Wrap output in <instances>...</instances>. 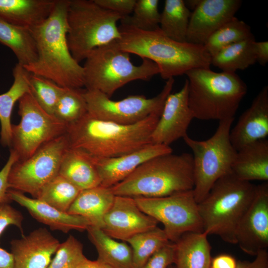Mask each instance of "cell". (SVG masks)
Returning <instances> with one entry per match:
<instances>
[{
	"instance_id": "cell-19",
	"label": "cell",
	"mask_w": 268,
	"mask_h": 268,
	"mask_svg": "<svg viewBox=\"0 0 268 268\" xmlns=\"http://www.w3.org/2000/svg\"><path fill=\"white\" fill-rule=\"evenodd\" d=\"M60 243L46 228L10 242L14 268H47Z\"/></svg>"
},
{
	"instance_id": "cell-32",
	"label": "cell",
	"mask_w": 268,
	"mask_h": 268,
	"mask_svg": "<svg viewBox=\"0 0 268 268\" xmlns=\"http://www.w3.org/2000/svg\"><path fill=\"white\" fill-rule=\"evenodd\" d=\"M126 242L132 249L134 268H142L154 254L170 241L163 229L157 226L132 237Z\"/></svg>"
},
{
	"instance_id": "cell-45",
	"label": "cell",
	"mask_w": 268,
	"mask_h": 268,
	"mask_svg": "<svg viewBox=\"0 0 268 268\" xmlns=\"http://www.w3.org/2000/svg\"><path fill=\"white\" fill-rule=\"evenodd\" d=\"M254 51L256 62L265 66L268 62V42L260 41L254 43Z\"/></svg>"
},
{
	"instance_id": "cell-35",
	"label": "cell",
	"mask_w": 268,
	"mask_h": 268,
	"mask_svg": "<svg viewBox=\"0 0 268 268\" xmlns=\"http://www.w3.org/2000/svg\"><path fill=\"white\" fill-rule=\"evenodd\" d=\"M81 88H66L60 97L54 116L67 125L82 118L87 113V106Z\"/></svg>"
},
{
	"instance_id": "cell-30",
	"label": "cell",
	"mask_w": 268,
	"mask_h": 268,
	"mask_svg": "<svg viewBox=\"0 0 268 268\" xmlns=\"http://www.w3.org/2000/svg\"><path fill=\"white\" fill-rule=\"evenodd\" d=\"M255 41L253 36L225 47L211 57V65L232 73L247 68L256 62Z\"/></svg>"
},
{
	"instance_id": "cell-21",
	"label": "cell",
	"mask_w": 268,
	"mask_h": 268,
	"mask_svg": "<svg viewBox=\"0 0 268 268\" xmlns=\"http://www.w3.org/2000/svg\"><path fill=\"white\" fill-rule=\"evenodd\" d=\"M8 193L12 201L26 208L34 219L48 225L52 230L66 233L72 230L81 232L91 225L89 221L82 216L61 211L37 199L29 198L19 191L9 189Z\"/></svg>"
},
{
	"instance_id": "cell-34",
	"label": "cell",
	"mask_w": 268,
	"mask_h": 268,
	"mask_svg": "<svg viewBox=\"0 0 268 268\" xmlns=\"http://www.w3.org/2000/svg\"><path fill=\"white\" fill-rule=\"evenodd\" d=\"M253 36L250 26L234 16L215 31L203 46L212 57L225 47Z\"/></svg>"
},
{
	"instance_id": "cell-42",
	"label": "cell",
	"mask_w": 268,
	"mask_h": 268,
	"mask_svg": "<svg viewBox=\"0 0 268 268\" xmlns=\"http://www.w3.org/2000/svg\"><path fill=\"white\" fill-rule=\"evenodd\" d=\"M100 6L116 12L122 18L130 15L133 11L136 0H94Z\"/></svg>"
},
{
	"instance_id": "cell-40",
	"label": "cell",
	"mask_w": 268,
	"mask_h": 268,
	"mask_svg": "<svg viewBox=\"0 0 268 268\" xmlns=\"http://www.w3.org/2000/svg\"><path fill=\"white\" fill-rule=\"evenodd\" d=\"M23 216L9 203H0V236L7 227L14 225L23 232Z\"/></svg>"
},
{
	"instance_id": "cell-23",
	"label": "cell",
	"mask_w": 268,
	"mask_h": 268,
	"mask_svg": "<svg viewBox=\"0 0 268 268\" xmlns=\"http://www.w3.org/2000/svg\"><path fill=\"white\" fill-rule=\"evenodd\" d=\"M231 171L243 181L268 182V140L266 138L259 140L238 150Z\"/></svg>"
},
{
	"instance_id": "cell-49",
	"label": "cell",
	"mask_w": 268,
	"mask_h": 268,
	"mask_svg": "<svg viewBox=\"0 0 268 268\" xmlns=\"http://www.w3.org/2000/svg\"><path fill=\"white\" fill-rule=\"evenodd\" d=\"M168 268H176L174 265L170 266Z\"/></svg>"
},
{
	"instance_id": "cell-33",
	"label": "cell",
	"mask_w": 268,
	"mask_h": 268,
	"mask_svg": "<svg viewBox=\"0 0 268 268\" xmlns=\"http://www.w3.org/2000/svg\"><path fill=\"white\" fill-rule=\"evenodd\" d=\"M80 191L58 174L44 186L35 199L61 211L67 212Z\"/></svg>"
},
{
	"instance_id": "cell-7",
	"label": "cell",
	"mask_w": 268,
	"mask_h": 268,
	"mask_svg": "<svg viewBox=\"0 0 268 268\" xmlns=\"http://www.w3.org/2000/svg\"><path fill=\"white\" fill-rule=\"evenodd\" d=\"M82 67L85 89L98 90L109 98L129 82L148 81L159 74L158 66L150 60L142 59L140 65H134L130 54L122 50L116 40L93 50Z\"/></svg>"
},
{
	"instance_id": "cell-22",
	"label": "cell",
	"mask_w": 268,
	"mask_h": 268,
	"mask_svg": "<svg viewBox=\"0 0 268 268\" xmlns=\"http://www.w3.org/2000/svg\"><path fill=\"white\" fill-rule=\"evenodd\" d=\"M55 2L56 0H0V19L31 29L48 17Z\"/></svg>"
},
{
	"instance_id": "cell-25",
	"label": "cell",
	"mask_w": 268,
	"mask_h": 268,
	"mask_svg": "<svg viewBox=\"0 0 268 268\" xmlns=\"http://www.w3.org/2000/svg\"><path fill=\"white\" fill-rule=\"evenodd\" d=\"M115 195L110 188L101 185L81 190L67 212L87 219L92 226L101 228L105 215L111 207Z\"/></svg>"
},
{
	"instance_id": "cell-28",
	"label": "cell",
	"mask_w": 268,
	"mask_h": 268,
	"mask_svg": "<svg viewBox=\"0 0 268 268\" xmlns=\"http://www.w3.org/2000/svg\"><path fill=\"white\" fill-rule=\"evenodd\" d=\"M86 231L96 249L98 261L112 268H134L132 249L127 243L115 240L96 226L90 225Z\"/></svg>"
},
{
	"instance_id": "cell-26",
	"label": "cell",
	"mask_w": 268,
	"mask_h": 268,
	"mask_svg": "<svg viewBox=\"0 0 268 268\" xmlns=\"http://www.w3.org/2000/svg\"><path fill=\"white\" fill-rule=\"evenodd\" d=\"M59 174L80 190L100 185L97 171L87 153L69 147L62 161Z\"/></svg>"
},
{
	"instance_id": "cell-18",
	"label": "cell",
	"mask_w": 268,
	"mask_h": 268,
	"mask_svg": "<svg viewBox=\"0 0 268 268\" xmlns=\"http://www.w3.org/2000/svg\"><path fill=\"white\" fill-rule=\"evenodd\" d=\"M172 152L170 146L149 144L138 150L117 157H100L89 155L98 173L100 185L111 188L126 179L147 160Z\"/></svg>"
},
{
	"instance_id": "cell-9",
	"label": "cell",
	"mask_w": 268,
	"mask_h": 268,
	"mask_svg": "<svg viewBox=\"0 0 268 268\" xmlns=\"http://www.w3.org/2000/svg\"><path fill=\"white\" fill-rule=\"evenodd\" d=\"M234 120L219 121L215 132L206 140H198L188 135L183 138L193 152V192L198 203L206 197L217 180L232 172L237 151L229 138Z\"/></svg>"
},
{
	"instance_id": "cell-37",
	"label": "cell",
	"mask_w": 268,
	"mask_h": 268,
	"mask_svg": "<svg viewBox=\"0 0 268 268\" xmlns=\"http://www.w3.org/2000/svg\"><path fill=\"white\" fill-rule=\"evenodd\" d=\"M29 86L30 92L39 105L48 113L54 115L58 101L66 88L46 78L31 73Z\"/></svg>"
},
{
	"instance_id": "cell-15",
	"label": "cell",
	"mask_w": 268,
	"mask_h": 268,
	"mask_svg": "<svg viewBox=\"0 0 268 268\" xmlns=\"http://www.w3.org/2000/svg\"><path fill=\"white\" fill-rule=\"evenodd\" d=\"M158 223L140 210L134 198L115 196L101 229L110 237L126 242L138 233L157 226Z\"/></svg>"
},
{
	"instance_id": "cell-47",
	"label": "cell",
	"mask_w": 268,
	"mask_h": 268,
	"mask_svg": "<svg viewBox=\"0 0 268 268\" xmlns=\"http://www.w3.org/2000/svg\"><path fill=\"white\" fill-rule=\"evenodd\" d=\"M76 268H112L97 260L91 261L85 257Z\"/></svg>"
},
{
	"instance_id": "cell-13",
	"label": "cell",
	"mask_w": 268,
	"mask_h": 268,
	"mask_svg": "<svg viewBox=\"0 0 268 268\" xmlns=\"http://www.w3.org/2000/svg\"><path fill=\"white\" fill-rule=\"evenodd\" d=\"M134 199L142 211L163 225L171 242L187 232H203L193 190L162 197Z\"/></svg>"
},
{
	"instance_id": "cell-14",
	"label": "cell",
	"mask_w": 268,
	"mask_h": 268,
	"mask_svg": "<svg viewBox=\"0 0 268 268\" xmlns=\"http://www.w3.org/2000/svg\"><path fill=\"white\" fill-rule=\"evenodd\" d=\"M236 244L244 253L256 256L268 247V183L256 185L254 197L239 221Z\"/></svg>"
},
{
	"instance_id": "cell-36",
	"label": "cell",
	"mask_w": 268,
	"mask_h": 268,
	"mask_svg": "<svg viewBox=\"0 0 268 268\" xmlns=\"http://www.w3.org/2000/svg\"><path fill=\"white\" fill-rule=\"evenodd\" d=\"M159 2L158 0H136L132 14L123 17L121 24L146 31L159 28Z\"/></svg>"
},
{
	"instance_id": "cell-43",
	"label": "cell",
	"mask_w": 268,
	"mask_h": 268,
	"mask_svg": "<svg viewBox=\"0 0 268 268\" xmlns=\"http://www.w3.org/2000/svg\"><path fill=\"white\" fill-rule=\"evenodd\" d=\"M252 262H238L237 268H268L267 250L260 251Z\"/></svg>"
},
{
	"instance_id": "cell-39",
	"label": "cell",
	"mask_w": 268,
	"mask_h": 268,
	"mask_svg": "<svg viewBox=\"0 0 268 268\" xmlns=\"http://www.w3.org/2000/svg\"><path fill=\"white\" fill-rule=\"evenodd\" d=\"M174 261V243L170 242L154 254L142 268H168Z\"/></svg>"
},
{
	"instance_id": "cell-46",
	"label": "cell",
	"mask_w": 268,
	"mask_h": 268,
	"mask_svg": "<svg viewBox=\"0 0 268 268\" xmlns=\"http://www.w3.org/2000/svg\"><path fill=\"white\" fill-rule=\"evenodd\" d=\"M0 268H14L12 255L0 247Z\"/></svg>"
},
{
	"instance_id": "cell-48",
	"label": "cell",
	"mask_w": 268,
	"mask_h": 268,
	"mask_svg": "<svg viewBox=\"0 0 268 268\" xmlns=\"http://www.w3.org/2000/svg\"><path fill=\"white\" fill-rule=\"evenodd\" d=\"M201 0H184L186 6L189 9H194L200 3Z\"/></svg>"
},
{
	"instance_id": "cell-1",
	"label": "cell",
	"mask_w": 268,
	"mask_h": 268,
	"mask_svg": "<svg viewBox=\"0 0 268 268\" xmlns=\"http://www.w3.org/2000/svg\"><path fill=\"white\" fill-rule=\"evenodd\" d=\"M70 0H56L48 17L31 28L37 50L36 61L23 67L65 88L84 86L83 69L73 58L67 43V15Z\"/></svg>"
},
{
	"instance_id": "cell-12",
	"label": "cell",
	"mask_w": 268,
	"mask_h": 268,
	"mask_svg": "<svg viewBox=\"0 0 268 268\" xmlns=\"http://www.w3.org/2000/svg\"><path fill=\"white\" fill-rule=\"evenodd\" d=\"M174 82V78L166 80L161 92L150 98L136 95L115 101L98 90L85 89L83 95L87 103V114L94 118L118 124H135L154 113L162 111Z\"/></svg>"
},
{
	"instance_id": "cell-4",
	"label": "cell",
	"mask_w": 268,
	"mask_h": 268,
	"mask_svg": "<svg viewBox=\"0 0 268 268\" xmlns=\"http://www.w3.org/2000/svg\"><path fill=\"white\" fill-rule=\"evenodd\" d=\"M193 188L192 154L172 152L147 160L110 188L115 196L136 198L165 197Z\"/></svg>"
},
{
	"instance_id": "cell-27",
	"label": "cell",
	"mask_w": 268,
	"mask_h": 268,
	"mask_svg": "<svg viewBox=\"0 0 268 268\" xmlns=\"http://www.w3.org/2000/svg\"><path fill=\"white\" fill-rule=\"evenodd\" d=\"M30 74L17 63L12 70L14 79L11 86L6 92L0 94V142L3 146L11 147L12 111L15 103L30 91Z\"/></svg>"
},
{
	"instance_id": "cell-20",
	"label": "cell",
	"mask_w": 268,
	"mask_h": 268,
	"mask_svg": "<svg viewBox=\"0 0 268 268\" xmlns=\"http://www.w3.org/2000/svg\"><path fill=\"white\" fill-rule=\"evenodd\" d=\"M268 135V86H265L231 129L229 138L238 151L247 144L266 138Z\"/></svg>"
},
{
	"instance_id": "cell-31",
	"label": "cell",
	"mask_w": 268,
	"mask_h": 268,
	"mask_svg": "<svg viewBox=\"0 0 268 268\" xmlns=\"http://www.w3.org/2000/svg\"><path fill=\"white\" fill-rule=\"evenodd\" d=\"M191 13L184 0H166L160 13L159 28L169 38L186 42Z\"/></svg>"
},
{
	"instance_id": "cell-41",
	"label": "cell",
	"mask_w": 268,
	"mask_h": 268,
	"mask_svg": "<svg viewBox=\"0 0 268 268\" xmlns=\"http://www.w3.org/2000/svg\"><path fill=\"white\" fill-rule=\"evenodd\" d=\"M18 160V156L16 152L10 150L8 159L0 171V203H10L12 201L8 193V177L12 166Z\"/></svg>"
},
{
	"instance_id": "cell-17",
	"label": "cell",
	"mask_w": 268,
	"mask_h": 268,
	"mask_svg": "<svg viewBox=\"0 0 268 268\" xmlns=\"http://www.w3.org/2000/svg\"><path fill=\"white\" fill-rule=\"evenodd\" d=\"M240 0H201L191 13L186 42L203 45L218 28L235 16Z\"/></svg>"
},
{
	"instance_id": "cell-24",
	"label": "cell",
	"mask_w": 268,
	"mask_h": 268,
	"mask_svg": "<svg viewBox=\"0 0 268 268\" xmlns=\"http://www.w3.org/2000/svg\"><path fill=\"white\" fill-rule=\"evenodd\" d=\"M204 232H189L174 243L176 268H210L211 247Z\"/></svg>"
},
{
	"instance_id": "cell-38",
	"label": "cell",
	"mask_w": 268,
	"mask_h": 268,
	"mask_svg": "<svg viewBox=\"0 0 268 268\" xmlns=\"http://www.w3.org/2000/svg\"><path fill=\"white\" fill-rule=\"evenodd\" d=\"M85 257L82 243L70 235L65 242L60 243L47 268H76Z\"/></svg>"
},
{
	"instance_id": "cell-44",
	"label": "cell",
	"mask_w": 268,
	"mask_h": 268,
	"mask_svg": "<svg viewBox=\"0 0 268 268\" xmlns=\"http://www.w3.org/2000/svg\"><path fill=\"white\" fill-rule=\"evenodd\" d=\"M238 262L227 254H219L212 258L210 268H237Z\"/></svg>"
},
{
	"instance_id": "cell-29",
	"label": "cell",
	"mask_w": 268,
	"mask_h": 268,
	"mask_svg": "<svg viewBox=\"0 0 268 268\" xmlns=\"http://www.w3.org/2000/svg\"><path fill=\"white\" fill-rule=\"evenodd\" d=\"M0 43L11 50L18 64L23 67L34 63L37 59L36 43L29 28L0 19Z\"/></svg>"
},
{
	"instance_id": "cell-3",
	"label": "cell",
	"mask_w": 268,
	"mask_h": 268,
	"mask_svg": "<svg viewBox=\"0 0 268 268\" xmlns=\"http://www.w3.org/2000/svg\"><path fill=\"white\" fill-rule=\"evenodd\" d=\"M116 40L123 51L153 62L162 78L167 80L198 68H210L211 57L203 45L176 41L158 28L142 31L121 24Z\"/></svg>"
},
{
	"instance_id": "cell-5",
	"label": "cell",
	"mask_w": 268,
	"mask_h": 268,
	"mask_svg": "<svg viewBox=\"0 0 268 268\" xmlns=\"http://www.w3.org/2000/svg\"><path fill=\"white\" fill-rule=\"evenodd\" d=\"M188 103L194 118L221 121L234 118L247 86L236 73L198 68L185 74Z\"/></svg>"
},
{
	"instance_id": "cell-8",
	"label": "cell",
	"mask_w": 268,
	"mask_h": 268,
	"mask_svg": "<svg viewBox=\"0 0 268 268\" xmlns=\"http://www.w3.org/2000/svg\"><path fill=\"white\" fill-rule=\"evenodd\" d=\"M122 18L94 0H70L67 40L74 60L79 63L95 49L119 39L117 22Z\"/></svg>"
},
{
	"instance_id": "cell-11",
	"label": "cell",
	"mask_w": 268,
	"mask_h": 268,
	"mask_svg": "<svg viewBox=\"0 0 268 268\" xmlns=\"http://www.w3.org/2000/svg\"><path fill=\"white\" fill-rule=\"evenodd\" d=\"M69 147L66 134L43 144L28 158L16 161L8 174L9 189L30 194L35 199L44 186L59 174Z\"/></svg>"
},
{
	"instance_id": "cell-2",
	"label": "cell",
	"mask_w": 268,
	"mask_h": 268,
	"mask_svg": "<svg viewBox=\"0 0 268 268\" xmlns=\"http://www.w3.org/2000/svg\"><path fill=\"white\" fill-rule=\"evenodd\" d=\"M161 112L127 125L98 120L87 113L67 125L66 134L70 147L100 157H114L134 152L152 144L151 135Z\"/></svg>"
},
{
	"instance_id": "cell-10",
	"label": "cell",
	"mask_w": 268,
	"mask_h": 268,
	"mask_svg": "<svg viewBox=\"0 0 268 268\" xmlns=\"http://www.w3.org/2000/svg\"><path fill=\"white\" fill-rule=\"evenodd\" d=\"M17 125H12L10 148L18 160L31 156L43 144L67 133V125L46 112L37 103L30 91L18 101Z\"/></svg>"
},
{
	"instance_id": "cell-6",
	"label": "cell",
	"mask_w": 268,
	"mask_h": 268,
	"mask_svg": "<svg viewBox=\"0 0 268 268\" xmlns=\"http://www.w3.org/2000/svg\"><path fill=\"white\" fill-rule=\"evenodd\" d=\"M256 185L238 178L232 172L213 185L198 203L203 232L236 244L237 225L254 197Z\"/></svg>"
},
{
	"instance_id": "cell-16",
	"label": "cell",
	"mask_w": 268,
	"mask_h": 268,
	"mask_svg": "<svg viewBox=\"0 0 268 268\" xmlns=\"http://www.w3.org/2000/svg\"><path fill=\"white\" fill-rule=\"evenodd\" d=\"M193 113L188 103V81L177 92L166 98L160 117L151 134L152 144H170L188 135Z\"/></svg>"
}]
</instances>
